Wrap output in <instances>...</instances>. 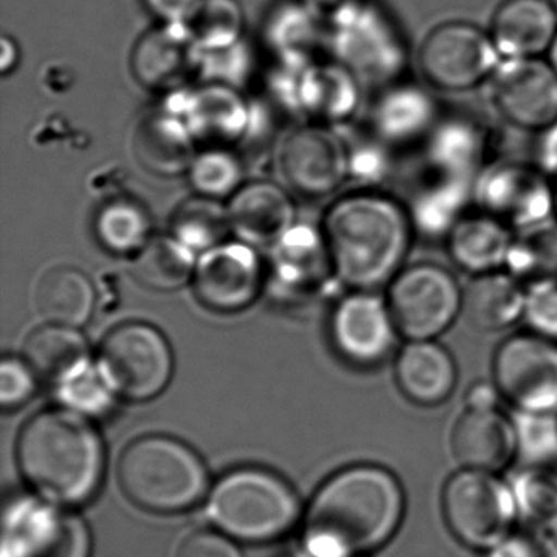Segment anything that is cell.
Listing matches in <instances>:
<instances>
[{"instance_id": "6da1fadb", "label": "cell", "mask_w": 557, "mask_h": 557, "mask_svg": "<svg viewBox=\"0 0 557 557\" xmlns=\"http://www.w3.org/2000/svg\"><path fill=\"white\" fill-rule=\"evenodd\" d=\"M406 497L396 475L358 465L332 475L305 515V543L314 557H355L391 540L403 520Z\"/></svg>"}, {"instance_id": "7a4b0ae2", "label": "cell", "mask_w": 557, "mask_h": 557, "mask_svg": "<svg viewBox=\"0 0 557 557\" xmlns=\"http://www.w3.org/2000/svg\"><path fill=\"white\" fill-rule=\"evenodd\" d=\"M321 230L335 278L357 292L387 288L417 237L406 205L367 188L334 201Z\"/></svg>"}, {"instance_id": "3957f363", "label": "cell", "mask_w": 557, "mask_h": 557, "mask_svg": "<svg viewBox=\"0 0 557 557\" xmlns=\"http://www.w3.org/2000/svg\"><path fill=\"white\" fill-rule=\"evenodd\" d=\"M17 462L27 484L58 505H79L99 491L106 448L84 413L44 410L32 417L17 442Z\"/></svg>"}, {"instance_id": "277c9868", "label": "cell", "mask_w": 557, "mask_h": 557, "mask_svg": "<svg viewBox=\"0 0 557 557\" xmlns=\"http://www.w3.org/2000/svg\"><path fill=\"white\" fill-rule=\"evenodd\" d=\"M126 497L154 513H177L207 494L208 472L200 456L171 436L151 435L126 446L119 461Z\"/></svg>"}, {"instance_id": "5b68a950", "label": "cell", "mask_w": 557, "mask_h": 557, "mask_svg": "<svg viewBox=\"0 0 557 557\" xmlns=\"http://www.w3.org/2000/svg\"><path fill=\"white\" fill-rule=\"evenodd\" d=\"M207 511L227 536L265 543L295 527L299 502L280 475L265 469L244 468L230 472L214 485Z\"/></svg>"}, {"instance_id": "8992f818", "label": "cell", "mask_w": 557, "mask_h": 557, "mask_svg": "<svg viewBox=\"0 0 557 557\" xmlns=\"http://www.w3.org/2000/svg\"><path fill=\"white\" fill-rule=\"evenodd\" d=\"M335 60L360 83L386 87L406 79L409 50L393 15L373 0H348L327 21Z\"/></svg>"}, {"instance_id": "52a82bcc", "label": "cell", "mask_w": 557, "mask_h": 557, "mask_svg": "<svg viewBox=\"0 0 557 557\" xmlns=\"http://www.w3.org/2000/svg\"><path fill=\"white\" fill-rule=\"evenodd\" d=\"M174 371L171 345L159 329L126 322L100 345L99 374L110 391L128 400H149L168 386Z\"/></svg>"}, {"instance_id": "ba28073f", "label": "cell", "mask_w": 557, "mask_h": 557, "mask_svg": "<svg viewBox=\"0 0 557 557\" xmlns=\"http://www.w3.org/2000/svg\"><path fill=\"white\" fill-rule=\"evenodd\" d=\"M397 331L409 341H433L461 315L462 286L440 263L406 265L387 285L386 296Z\"/></svg>"}, {"instance_id": "9c48e42d", "label": "cell", "mask_w": 557, "mask_h": 557, "mask_svg": "<svg viewBox=\"0 0 557 557\" xmlns=\"http://www.w3.org/2000/svg\"><path fill=\"white\" fill-rule=\"evenodd\" d=\"M500 63L491 34L468 22H446L433 28L417 53L426 86L449 94L468 92L491 83Z\"/></svg>"}, {"instance_id": "30bf717a", "label": "cell", "mask_w": 557, "mask_h": 557, "mask_svg": "<svg viewBox=\"0 0 557 557\" xmlns=\"http://www.w3.org/2000/svg\"><path fill=\"white\" fill-rule=\"evenodd\" d=\"M515 494L492 472L465 469L443 488V515L456 540L472 549H492L508 536L515 515Z\"/></svg>"}, {"instance_id": "8fae6325", "label": "cell", "mask_w": 557, "mask_h": 557, "mask_svg": "<svg viewBox=\"0 0 557 557\" xmlns=\"http://www.w3.org/2000/svg\"><path fill=\"white\" fill-rule=\"evenodd\" d=\"M474 207L513 233L556 216L553 182L534 164L495 161L474 182Z\"/></svg>"}, {"instance_id": "7c38bea8", "label": "cell", "mask_w": 557, "mask_h": 557, "mask_svg": "<svg viewBox=\"0 0 557 557\" xmlns=\"http://www.w3.org/2000/svg\"><path fill=\"white\" fill-rule=\"evenodd\" d=\"M494 374L502 396L524 412L557 410V342L534 332L511 335L495 351Z\"/></svg>"}, {"instance_id": "4fadbf2b", "label": "cell", "mask_w": 557, "mask_h": 557, "mask_svg": "<svg viewBox=\"0 0 557 557\" xmlns=\"http://www.w3.org/2000/svg\"><path fill=\"white\" fill-rule=\"evenodd\" d=\"M191 283L205 308L234 314L250 308L267 288V262L256 247L226 240L198 257Z\"/></svg>"}, {"instance_id": "5bb4252c", "label": "cell", "mask_w": 557, "mask_h": 557, "mask_svg": "<svg viewBox=\"0 0 557 557\" xmlns=\"http://www.w3.org/2000/svg\"><path fill=\"white\" fill-rule=\"evenodd\" d=\"M491 97L498 116L521 132L537 135L557 123V73L547 60H502Z\"/></svg>"}, {"instance_id": "9a60e30c", "label": "cell", "mask_w": 557, "mask_h": 557, "mask_svg": "<svg viewBox=\"0 0 557 557\" xmlns=\"http://www.w3.org/2000/svg\"><path fill=\"white\" fill-rule=\"evenodd\" d=\"M280 168L293 190L327 197L348 178V145L322 123L299 126L283 143Z\"/></svg>"}, {"instance_id": "2e32d148", "label": "cell", "mask_w": 557, "mask_h": 557, "mask_svg": "<svg viewBox=\"0 0 557 557\" xmlns=\"http://www.w3.org/2000/svg\"><path fill=\"white\" fill-rule=\"evenodd\" d=\"M280 73L276 86L283 102L319 123L344 122L360 106V79L337 61L283 63Z\"/></svg>"}, {"instance_id": "e0dca14e", "label": "cell", "mask_w": 557, "mask_h": 557, "mask_svg": "<svg viewBox=\"0 0 557 557\" xmlns=\"http://www.w3.org/2000/svg\"><path fill=\"white\" fill-rule=\"evenodd\" d=\"M397 335L386 298L377 292L351 289L332 311V342L350 363L373 367L386 360Z\"/></svg>"}, {"instance_id": "ac0fdd59", "label": "cell", "mask_w": 557, "mask_h": 557, "mask_svg": "<svg viewBox=\"0 0 557 557\" xmlns=\"http://www.w3.org/2000/svg\"><path fill=\"white\" fill-rule=\"evenodd\" d=\"M331 276L335 273L322 230L295 226L270 249L267 286L286 301L315 295Z\"/></svg>"}, {"instance_id": "d6986e66", "label": "cell", "mask_w": 557, "mask_h": 557, "mask_svg": "<svg viewBox=\"0 0 557 557\" xmlns=\"http://www.w3.org/2000/svg\"><path fill=\"white\" fill-rule=\"evenodd\" d=\"M9 523L12 557H90L92 553L86 521L71 511L28 505Z\"/></svg>"}, {"instance_id": "ffe728a7", "label": "cell", "mask_w": 557, "mask_h": 557, "mask_svg": "<svg viewBox=\"0 0 557 557\" xmlns=\"http://www.w3.org/2000/svg\"><path fill=\"white\" fill-rule=\"evenodd\" d=\"M181 100L168 107L187 123L195 141L208 148H226L249 129V103L236 87L208 83L191 92L177 90Z\"/></svg>"}, {"instance_id": "44dd1931", "label": "cell", "mask_w": 557, "mask_h": 557, "mask_svg": "<svg viewBox=\"0 0 557 557\" xmlns=\"http://www.w3.org/2000/svg\"><path fill=\"white\" fill-rule=\"evenodd\" d=\"M198 50L185 24H161L133 48V76L146 89L174 94L197 71Z\"/></svg>"}, {"instance_id": "7402d4cb", "label": "cell", "mask_w": 557, "mask_h": 557, "mask_svg": "<svg viewBox=\"0 0 557 557\" xmlns=\"http://www.w3.org/2000/svg\"><path fill=\"white\" fill-rule=\"evenodd\" d=\"M494 138L484 123L469 115L442 116L423 143L432 175L475 181L492 159Z\"/></svg>"}, {"instance_id": "603a6c76", "label": "cell", "mask_w": 557, "mask_h": 557, "mask_svg": "<svg viewBox=\"0 0 557 557\" xmlns=\"http://www.w3.org/2000/svg\"><path fill=\"white\" fill-rule=\"evenodd\" d=\"M440 119L438 103L430 90L403 79L381 87L371 110V128L389 148H406L423 145Z\"/></svg>"}, {"instance_id": "cb8c5ba5", "label": "cell", "mask_w": 557, "mask_h": 557, "mask_svg": "<svg viewBox=\"0 0 557 557\" xmlns=\"http://www.w3.org/2000/svg\"><path fill=\"white\" fill-rule=\"evenodd\" d=\"M227 211L236 239L256 249H272L296 226V208L292 198L273 182L244 184L230 198Z\"/></svg>"}, {"instance_id": "d4e9b609", "label": "cell", "mask_w": 557, "mask_h": 557, "mask_svg": "<svg viewBox=\"0 0 557 557\" xmlns=\"http://www.w3.org/2000/svg\"><path fill=\"white\" fill-rule=\"evenodd\" d=\"M488 34L502 60L541 58L556 38L557 11L549 0H504Z\"/></svg>"}, {"instance_id": "484cf974", "label": "cell", "mask_w": 557, "mask_h": 557, "mask_svg": "<svg viewBox=\"0 0 557 557\" xmlns=\"http://www.w3.org/2000/svg\"><path fill=\"white\" fill-rule=\"evenodd\" d=\"M451 449L466 469L497 471L517 451V432L497 410L468 409L453 429Z\"/></svg>"}, {"instance_id": "4316f807", "label": "cell", "mask_w": 557, "mask_h": 557, "mask_svg": "<svg viewBox=\"0 0 557 557\" xmlns=\"http://www.w3.org/2000/svg\"><path fill=\"white\" fill-rule=\"evenodd\" d=\"M513 231L482 211H469L446 236L445 247L456 269L468 275L505 270Z\"/></svg>"}, {"instance_id": "83f0119b", "label": "cell", "mask_w": 557, "mask_h": 557, "mask_svg": "<svg viewBox=\"0 0 557 557\" xmlns=\"http://www.w3.org/2000/svg\"><path fill=\"white\" fill-rule=\"evenodd\" d=\"M194 136L187 123L169 109L149 113L139 122L133 149L143 168L161 177L187 174L195 151Z\"/></svg>"}, {"instance_id": "f1b7e54d", "label": "cell", "mask_w": 557, "mask_h": 557, "mask_svg": "<svg viewBox=\"0 0 557 557\" xmlns=\"http://www.w3.org/2000/svg\"><path fill=\"white\" fill-rule=\"evenodd\" d=\"M474 182L432 175L413 191L406 207L416 236L443 240L474 203Z\"/></svg>"}, {"instance_id": "f546056e", "label": "cell", "mask_w": 557, "mask_h": 557, "mask_svg": "<svg viewBox=\"0 0 557 557\" xmlns=\"http://www.w3.org/2000/svg\"><path fill=\"white\" fill-rule=\"evenodd\" d=\"M527 285L507 270L472 276L462 288V311L481 332H500L523 319Z\"/></svg>"}, {"instance_id": "4dcf8cb0", "label": "cell", "mask_w": 557, "mask_h": 557, "mask_svg": "<svg viewBox=\"0 0 557 557\" xmlns=\"http://www.w3.org/2000/svg\"><path fill=\"white\" fill-rule=\"evenodd\" d=\"M456 364L435 341H409L396 358L400 391L420 406H438L451 396Z\"/></svg>"}, {"instance_id": "1f68e13d", "label": "cell", "mask_w": 557, "mask_h": 557, "mask_svg": "<svg viewBox=\"0 0 557 557\" xmlns=\"http://www.w3.org/2000/svg\"><path fill=\"white\" fill-rule=\"evenodd\" d=\"M34 302L45 324L81 329L96 311L97 293L92 280L83 270L60 265L40 276Z\"/></svg>"}, {"instance_id": "d6a6232c", "label": "cell", "mask_w": 557, "mask_h": 557, "mask_svg": "<svg viewBox=\"0 0 557 557\" xmlns=\"http://www.w3.org/2000/svg\"><path fill=\"white\" fill-rule=\"evenodd\" d=\"M24 357L37 376L61 384L90 367L89 347L79 329L45 324L25 342Z\"/></svg>"}, {"instance_id": "836d02e7", "label": "cell", "mask_w": 557, "mask_h": 557, "mask_svg": "<svg viewBox=\"0 0 557 557\" xmlns=\"http://www.w3.org/2000/svg\"><path fill=\"white\" fill-rule=\"evenodd\" d=\"M198 256L177 237L152 236L141 252L132 259L129 272L139 285L152 292H177L194 282Z\"/></svg>"}, {"instance_id": "e575fe53", "label": "cell", "mask_w": 557, "mask_h": 557, "mask_svg": "<svg viewBox=\"0 0 557 557\" xmlns=\"http://www.w3.org/2000/svg\"><path fill=\"white\" fill-rule=\"evenodd\" d=\"M322 17L305 0H289L273 9L267 21V40L282 63H311V53L321 40Z\"/></svg>"}, {"instance_id": "d590c367", "label": "cell", "mask_w": 557, "mask_h": 557, "mask_svg": "<svg viewBox=\"0 0 557 557\" xmlns=\"http://www.w3.org/2000/svg\"><path fill=\"white\" fill-rule=\"evenodd\" d=\"M94 233L107 252L135 257L152 239V220L145 205L133 198H115L97 211Z\"/></svg>"}, {"instance_id": "8d00e7d4", "label": "cell", "mask_w": 557, "mask_h": 557, "mask_svg": "<svg viewBox=\"0 0 557 557\" xmlns=\"http://www.w3.org/2000/svg\"><path fill=\"white\" fill-rule=\"evenodd\" d=\"M505 270L527 286L557 282V216L513 234Z\"/></svg>"}, {"instance_id": "74e56055", "label": "cell", "mask_w": 557, "mask_h": 557, "mask_svg": "<svg viewBox=\"0 0 557 557\" xmlns=\"http://www.w3.org/2000/svg\"><path fill=\"white\" fill-rule=\"evenodd\" d=\"M171 234L200 257L233 234L227 205L201 195L188 198L172 214Z\"/></svg>"}, {"instance_id": "f35d334b", "label": "cell", "mask_w": 557, "mask_h": 557, "mask_svg": "<svg viewBox=\"0 0 557 557\" xmlns=\"http://www.w3.org/2000/svg\"><path fill=\"white\" fill-rule=\"evenodd\" d=\"M184 24L198 53H216L243 44L244 12L237 0H201Z\"/></svg>"}, {"instance_id": "ab89813d", "label": "cell", "mask_w": 557, "mask_h": 557, "mask_svg": "<svg viewBox=\"0 0 557 557\" xmlns=\"http://www.w3.org/2000/svg\"><path fill=\"white\" fill-rule=\"evenodd\" d=\"M195 194L223 200L243 187L244 169L227 148H207L197 152L187 171Z\"/></svg>"}, {"instance_id": "60d3db41", "label": "cell", "mask_w": 557, "mask_h": 557, "mask_svg": "<svg viewBox=\"0 0 557 557\" xmlns=\"http://www.w3.org/2000/svg\"><path fill=\"white\" fill-rule=\"evenodd\" d=\"M517 449L527 461L544 466L557 459V420L553 413L524 412L515 419Z\"/></svg>"}, {"instance_id": "b9f144b4", "label": "cell", "mask_w": 557, "mask_h": 557, "mask_svg": "<svg viewBox=\"0 0 557 557\" xmlns=\"http://www.w3.org/2000/svg\"><path fill=\"white\" fill-rule=\"evenodd\" d=\"M518 510L528 520L549 523L557 520V478L544 471L524 472L515 485Z\"/></svg>"}, {"instance_id": "7bdbcfd3", "label": "cell", "mask_w": 557, "mask_h": 557, "mask_svg": "<svg viewBox=\"0 0 557 557\" xmlns=\"http://www.w3.org/2000/svg\"><path fill=\"white\" fill-rule=\"evenodd\" d=\"M393 148L373 136L370 141L348 146V178L367 190H377L393 174Z\"/></svg>"}, {"instance_id": "ee69618b", "label": "cell", "mask_w": 557, "mask_h": 557, "mask_svg": "<svg viewBox=\"0 0 557 557\" xmlns=\"http://www.w3.org/2000/svg\"><path fill=\"white\" fill-rule=\"evenodd\" d=\"M523 321L534 334L557 342V282L527 286Z\"/></svg>"}, {"instance_id": "f6af8a7d", "label": "cell", "mask_w": 557, "mask_h": 557, "mask_svg": "<svg viewBox=\"0 0 557 557\" xmlns=\"http://www.w3.org/2000/svg\"><path fill=\"white\" fill-rule=\"evenodd\" d=\"M60 394L73 410L81 413H100L110 406V387L92 367L61 384Z\"/></svg>"}, {"instance_id": "bcb514c9", "label": "cell", "mask_w": 557, "mask_h": 557, "mask_svg": "<svg viewBox=\"0 0 557 557\" xmlns=\"http://www.w3.org/2000/svg\"><path fill=\"white\" fill-rule=\"evenodd\" d=\"M35 393V373L27 361L4 358L0 367V403L4 409H15Z\"/></svg>"}, {"instance_id": "7dc6e473", "label": "cell", "mask_w": 557, "mask_h": 557, "mask_svg": "<svg viewBox=\"0 0 557 557\" xmlns=\"http://www.w3.org/2000/svg\"><path fill=\"white\" fill-rule=\"evenodd\" d=\"M177 557H243V554L224 534L201 530L185 537Z\"/></svg>"}, {"instance_id": "c3c4849f", "label": "cell", "mask_w": 557, "mask_h": 557, "mask_svg": "<svg viewBox=\"0 0 557 557\" xmlns=\"http://www.w3.org/2000/svg\"><path fill=\"white\" fill-rule=\"evenodd\" d=\"M201 0H145L148 11L161 24H184Z\"/></svg>"}, {"instance_id": "681fc988", "label": "cell", "mask_w": 557, "mask_h": 557, "mask_svg": "<svg viewBox=\"0 0 557 557\" xmlns=\"http://www.w3.org/2000/svg\"><path fill=\"white\" fill-rule=\"evenodd\" d=\"M536 149L533 164L544 175L554 181L557 177V123L544 132L537 133Z\"/></svg>"}, {"instance_id": "f907efd6", "label": "cell", "mask_w": 557, "mask_h": 557, "mask_svg": "<svg viewBox=\"0 0 557 557\" xmlns=\"http://www.w3.org/2000/svg\"><path fill=\"white\" fill-rule=\"evenodd\" d=\"M487 557H537L536 546L527 537L507 536L488 549Z\"/></svg>"}, {"instance_id": "816d5d0a", "label": "cell", "mask_w": 557, "mask_h": 557, "mask_svg": "<svg viewBox=\"0 0 557 557\" xmlns=\"http://www.w3.org/2000/svg\"><path fill=\"white\" fill-rule=\"evenodd\" d=\"M498 396H502L500 391L497 386H491V384H475L471 387L468 393V409L474 410H492L497 406Z\"/></svg>"}, {"instance_id": "f5cc1de1", "label": "cell", "mask_w": 557, "mask_h": 557, "mask_svg": "<svg viewBox=\"0 0 557 557\" xmlns=\"http://www.w3.org/2000/svg\"><path fill=\"white\" fill-rule=\"evenodd\" d=\"M18 63H21V48H18L17 41L5 35L0 44V71L8 76L15 71Z\"/></svg>"}, {"instance_id": "db71d44e", "label": "cell", "mask_w": 557, "mask_h": 557, "mask_svg": "<svg viewBox=\"0 0 557 557\" xmlns=\"http://www.w3.org/2000/svg\"><path fill=\"white\" fill-rule=\"evenodd\" d=\"M547 63L550 64L554 71L557 73V35L554 38L553 45H550L549 51L546 54Z\"/></svg>"}, {"instance_id": "11a10c76", "label": "cell", "mask_w": 557, "mask_h": 557, "mask_svg": "<svg viewBox=\"0 0 557 557\" xmlns=\"http://www.w3.org/2000/svg\"><path fill=\"white\" fill-rule=\"evenodd\" d=\"M553 182V188H554V201H556V216H557V177L554 178Z\"/></svg>"}, {"instance_id": "9f6ffc18", "label": "cell", "mask_w": 557, "mask_h": 557, "mask_svg": "<svg viewBox=\"0 0 557 557\" xmlns=\"http://www.w3.org/2000/svg\"><path fill=\"white\" fill-rule=\"evenodd\" d=\"M550 4H553V8L557 11V0H549Z\"/></svg>"}]
</instances>
